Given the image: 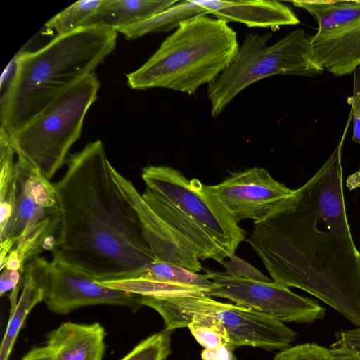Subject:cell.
Instances as JSON below:
<instances>
[{"instance_id": "1", "label": "cell", "mask_w": 360, "mask_h": 360, "mask_svg": "<svg viewBox=\"0 0 360 360\" xmlns=\"http://www.w3.org/2000/svg\"><path fill=\"white\" fill-rule=\"evenodd\" d=\"M54 184L60 224L53 257L98 282L135 278L155 260L101 141L70 155Z\"/></svg>"}, {"instance_id": "2", "label": "cell", "mask_w": 360, "mask_h": 360, "mask_svg": "<svg viewBox=\"0 0 360 360\" xmlns=\"http://www.w3.org/2000/svg\"><path fill=\"white\" fill-rule=\"evenodd\" d=\"M323 225L313 176L255 221L248 242L274 282L309 292L360 327V252Z\"/></svg>"}, {"instance_id": "3", "label": "cell", "mask_w": 360, "mask_h": 360, "mask_svg": "<svg viewBox=\"0 0 360 360\" xmlns=\"http://www.w3.org/2000/svg\"><path fill=\"white\" fill-rule=\"evenodd\" d=\"M117 34L82 27L18 56L1 98L0 129L9 136L19 131L60 94L94 74L114 51Z\"/></svg>"}, {"instance_id": "4", "label": "cell", "mask_w": 360, "mask_h": 360, "mask_svg": "<svg viewBox=\"0 0 360 360\" xmlns=\"http://www.w3.org/2000/svg\"><path fill=\"white\" fill-rule=\"evenodd\" d=\"M239 49L236 32L224 20L199 15L182 21L154 54L126 75L137 90L165 88L194 94L213 82Z\"/></svg>"}, {"instance_id": "5", "label": "cell", "mask_w": 360, "mask_h": 360, "mask_svg": "<svg viewBox=\"0 0 360 360\" xmlns=\"http://www.w3.org/2000/svg\"><path fill=\"white\" fill-rule=\"evenodd\" d=\"M272 34L248 33L221 74L207 86L211 115L217 117L243 90L275 75H309L322 72L312 45V36L297 29L272 45Z\"/></svg>"}, {"instance_id": "6", "label": "cell", "mask_w": 360, "mask_h": 360, "mask_svg": "<svg viewBox=\"0 0 360 360\" xmlns=\"http://www.w3.org/2000/svg\"><path fill=\"white\" fill-rule=\"evenodd\" d=\"M17 156L18 198L10 222L0 232V269L24 274L28 261L53 250L60 213L54 184L27 159Z\"/></svg>"}, {"instance_id": "7", "label": "cell", "mask_w": 360, "mask_h": 360, "mask_svg": "<svg viewBox=\"0 0 360 360\" xmlns=\"http://www.w3.org/2000/svg\"><path fill=\"white\" fill-rule=\"evenodd\" d=\"M99 87L94 73L83 77L25 127L8 134L16 155L27 159L51 180L80 137L84 117L96 99Z\"/></svg>"}, {"instance_id": "8", "label": "cell", "mask_w": 360, "mask_h": 360, "mask_svg": "<svg viewBox=\"0 0 360 360\" xmlns=\"http://www.w3.org/2000/svg\"><path fill=\"white\" fill-rule=\"evenodd\" d=\"M139 303L158 311L164 320L165 329L170 331L188 327L192 319L202 317L225 331L233 349L251 346L282 350L289 347L296 335L283 322L208 296H141Z\"/></svg>"}, {"instance_id": "9", "label": "cell", "mask_w": 360, "mask_h": 360, "mask_svg": "<svg viewBox=\"0 0 360 360\" xmlns=\"http://www.w3.org/2000/svg\"><path fill=\"white\" fill-rule=\"evenodd\" d=\"M146 188L207 230L229 256L245 238L240 228L219 201L198 179L188 180L180 171L165 165L142 169Z\"/></svg>"}, {"instance_id": "10", "label": "cell", "mask_w": 360, "mask_h": 360, "mask_svg": "<svg viewBox=\"0 0 360 360\" xmlns=\"http://www.w3.org/2000/svg\"><path fill=\"white\" fill-rule=\"evenodd\" d=\"M216 284L209 297L228 299L281 322L311 323L324 317L326 309L317 301L300 296L289 288L271 281L236 278L226 272L205 270Z\"/></svg>"}, {"instance_id": "11", "label": "cell", "mask_w": 360, "mask_h": 360, "mask_svg": "<svg viewBox=\"0 0 360 360\" xmlns=\"http://www.w3.org/2000/svg\"><path fill=\"white\" fill-rule=\"evenodd\" d=\"M206 188L237 224L245 219L264 220L295 192L257 167L233 173Z\"/></svg>"}, {"instance_id": "12", "label": "cell", "mask_w": 360, "mask_h": 360, "mask_svg": "<svg viewBox=\"0 0 360 360\" xmlns=\"http://www.w3.org/2000/svg\"><path fill=\"white\" fill-rule=\"evenodd\" d=\"M141 295L102 285L90 276L53 258L49 262L45 302L58 315L91 305L109 304L141 308Z\"/></svg>"}, {"instance_id": "13", "label": "cell", "mask_w": 360, "mask_h": 360, "mask_svg": "<svg viewBox=\"0 0 360 360\" xmlns=\"http://www.w3.org/2000/svg\"><path fill=\"white\" fill-rule=\"evenodd\" d=\"M113 177L137 213L144 237L155 259L174 264L193 272L202 270L195 248L145 202L134 184L112 168Z\"/></svg>"}, {"instance_id": "14", "label": "cell", "mask_w": 360, "mask_h": 360, "mask_svg": "<svg viewBox=\"0 0 360 360\" xmlns=\"http://www.w3.org/2000/svg\"><path fill=\"white\" fill-rule=\"evenodd\" d=\"M345 132L329 158L314 175L315 194L318 213L329 229L355 245L347 217L342 185V149Z\"/></svg>"}, {"instance_id": "15", "label": "cell", "mask_w": 360, "mask_h": 360, "mask_svg": "<svg viewBox=\"0 0 360 360\" xmlns=\"http://www.w3.org/2000/svg\"><path fill=\"white\" fill-rule=\"evenodd\" d=\"M193 1L218 19L243 23L249 27L274 29L300 22L288 6L277 1Z\"/></svg>"}, {"instance_id": "16", "label": "cell", "mask_w": 360, "mask_h": 360, "mask_svg": "<svg viewBox=\"0 0 360 360\" xmlns=\"http://www.w3.org/2000/svg\"><path fill=\"white\" fill-rule=\"evenodd\" d=\"M312 45L319 64L335 75L352 73L360 65V17L330 30H318Z\"/></svg>"}, {"instance_id": "17", "label": "cell", "mask_w": 360, "mask_h": 360, "mask_svg": "<svg viewBox=\"0 0 360 360\" xmlns=\"http://www.w3.org/2000/svg\"><path fill=\"white\" fill-rule=\"evenodd\" d=\"M105 335L99 323L66 322L47 334L46 346L53 360H101Z\"/></svg>"}, {"instance_id": "18", "label": "cell", "mask_w": 360, "mask_h": 360, "mask_svg": "<svg viewBox=\"0 0 360 360\" xmlns=\"http://www.w3.org/2000/svg\"><path fill=\"white\" fill-rule=\"evenodd\" d=\"M49 261L37 256L25 267L24 284L15 309L10 312L0 347V360H8L18 335L30 311L44 300Z\"/></svg>"}, {"instance_id": "19", "label": "cell", "mask_w": 360, "mask_h": 360, "mask_svg": "<svg viewBox=\"0 0 360 360\" xmlns=\"http://www.w3.org/2000/svg\"><path fill=\"white\" fill-rule=\"evenodd\" d=\"M145 202L195 248L200 259H212L222 264L229 253L203 227L172 205L146 188Z\"/></svg>"}, {"instance_id": "20", "label": "cell", "mask_w": 360, "mask_h": 360, "mask_svg": "<svg viewBox=\"0 0 360 360\" xmlns=\"http://www.w3.org/2000/svg\"><path fill=\"white\" fill-rule=\"evenodd\" d=\"M176 0H103L83 27H98L117 32L174 6Z\"/></svg>"}, {"instance_id": "21", "label": "cell", "mask_w": 360, "mask_h": 360, "mask_svg": "<svg viewBox=\"0 0 360 360\" xmlns=\"http://www.w3.org/2000/svg\"><path fill=\"white\" fill-rule=\"evenodd\" d=\"M208 12L193 0L178 1L168 9L148 19L120 29L128 40H134L149 33L166 32L176 28L187 19L199 15H207Z\"/></svg>"}, {"instance_id": "22", "label": "cell", "mask_w": 360, "mask_h": 360, "mask_svg": "<svg viewBox=\"0 0 360 360\" xmlns=\"http://www.w3.org/2000/svg\"><path fill=\"white\" fill-rule=\"evenodd\" d=\"M16 155L7 133L0 129V232L10 222L18 198Z\"/></svg>"}, {"instance_id": "23", "label": "cell", "mask_w": 360, "mask_h": 360, "mask_svg": "<svg viewBox=\"0 0 360 360\" xmlns=\"http://www.w3.org/2000/svg\"><path fill=\"white\" fill-rule=\"evenodd\" d=\"M292 4L314 17L318 30H333L360 17V1H294Z\"/></svg>"}, {"instance_id": "24", "label": "cell", "mask_w": 360, "mask_h": 360, "mask_svg": "<svg viewBox=\"0 0 360 360\" xmlns=\"http://www.w3.org/2000/svg\"><path fill=\"white\" fill-rule=\"evenodd\" d=\"M137 278L193 287L205 292L207 295L216 285L207 274H200L178 265L158 259H155L149 268Z\"/></svg>"}, {"instance_id": "25", "label": "cell", "mask_w": 360, "mask_h": 360, "mask_svg": "<svg viewBox=\"0 0 360 360\" xmlns=\"http://www.w3.org/2000/svg\"><path fill=\"white\" fill-rule=\"evenodd\" d=\"M99 283L109 288L124 290L141 296H208L205 292L198 288L173 283L150 281L140 278L112 281H102Z\"/></svg>"}, {"instance_id": "26", "label": "cell", "mask_w": 360, "mask_h": 360, "mask_svg": "<svg viewBox=\"0 0 360 360\" xmlns=\"http://www.w3.org/2000/svg\"><path fill=\"white\" fill-rule=\"evenodd\" d=\"M103 0H82L70 5L46 22L44 26L56 32V36L72 32L98 8Z\"/></svg>"}, {"instance_id": "27", "label": "cell", "mask_w": 360, "mask_h": 360, "mask_svg": "<svg viewBox=\"0 0 360 360\" xmlns=\"http://www.w3.org/2000/svg\"><path fill=\"white\" fill-rule=\"evenodd\" d=\"M171 334L165 329L146 338L120 360H166L171 354Z\"/></svg>"}, {"instance_id": "28", "label": "cell", "mask_w": 360, "mask_h": 360, "mask_svg": "<svg viewBox=\"0 0 360 360\" xmlns=\"http://www.w3.org/2000/svg\"><path fill=\"white\" fill-rule=\"evenodd\" d=\"M196 341L205 349L230 345L225 331L202 317L192 319L188 327Z\"/></svg>"}, {"instance_id": "29", "label": "cell", "mask_w": 360, "mask_h": 360, "mask_svg": "<svg viewBox=\"0 0 360 360\" xmlns=\"http://www.w3.org/2000/svg\"><path fill=\"white\" fill-rule=\"evenodd\" d=\"M273 360H331V357L329 349L315 343H304L281 350Z\"/></svg>"}, {"instance_id": "30", "label": "cell", "mask_w": 360, "mask_h": 360, "mask_svg": "<svg viewBox=\"0 0 360 360\" xmlns=\"http://www.w3.org/2000/svg\"><path fill=\"white\" fill-rule=\"evenodd\" d=\"M229 261L224 260L222 265L229 275L246 280L270 283L271 281L256 268L239 258L236 254L229 257Z\"/></svg>"}, {"instance_id": "31", "label": "cell", "mask_w": 360, "mask_h": 360, "mask_svg": "<svg viewBox=\"0 0 360 360\" xmlns=\"http://www.w3.org/2000/svg\"><path fill=\"white\" fill-rule=\"evenodd\" d=\"M336 342L331 347L343 348L360 359V328L336 333Z\"/></svg>"}, {"instance_id": "32", "label": "cell", "mask_w": 360, "mask_h": 360, "mask_svg": "<svg viewBox=\"0 0 360 360\" xmlns=\"http://www.w3.org/2000/svg\"><path fill=\"white\" fill-rule=\"evenodd\" d=\"M24 274L18 271L4 269L0 276V295L15 288H22Z\"/></svg>"}, {"instance_id": "33", "label": "cell", "mask_w": 360, "mask_h": 360, "mask_svg": "<svg viewBox=\"0 0 360 360\" xmlns=\"http://www.w3.org/2000/svg\"><path fill=\"white\" fill-rule=\"evenodd\" d=\"M233 350L229 345L205 349L201 353V359L202 360H231L234 356Z\"/></svg>"}, {"instance_id": "34", "label": "cell", "mask_w": 360, "mask_h": 360, "mask_svg": "<svg viewBox=\"0 0 360 360\" xmlns=\"http://www.w3.org/2000/svg\"><path fill=\"white\" fill-rule=\"evenodd\" d=\"M348 103L352 105V115H353V136L352 140L360 143V96L357 98H351Z\"/></svg>"}, {"instance_id": "35", "label": "cell", "mask_w": 360, "mask_h": 360, "mask_svg": "<svg viewBox=\"0 0 360 360\" xmlns=\"http://www.w3.org/2000/svg\"><path fill=\"white\" fill-rule=\"evenodd\" d=\"M22 360H53V359L50 349L46 345L32 348Z\"/></svg>"}, {"instance_id": "36", "label": "cell", "mask_w": 360, "mask_h": 360, "mask_svg": "<svg viewBox=\"0 0 360 360\" xmlns=\"http://www.w3.org/2000/svg\"><path fill=\"white\" fill-rule=\"evenodd\" d=\"M330 349L331 360H360L350 352L340 347H331Z\"/></svg>"}, {"instance_id": "37", "label": "cell", "mask_w": 360, "mask_h": 360, "mask_svg": "<svg viewBox=\"0 0 360 360\" xmlns=\"http://www.w3.org/2000/svg\"><path fill=\"white\" fill-rule=\"evenodd\" d=\"M231 360H238V359H236V356H235V355H234V356H233V358L231 359Z\"/></svg>"}, {"instance_id": "38", "label": "cell", "mask_w": 360, "mask_h": 360, "mask_svg": "<svg viewBox=\"0 0 360 360\" xmlns=\"http://www.w3.org/2000/svg\"><path fill=\"white\" fill-rule=\"evenodd\" d=\"M360 328V327H359Z\"/></svg>"}]
</instances>
